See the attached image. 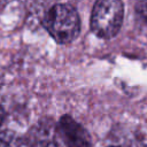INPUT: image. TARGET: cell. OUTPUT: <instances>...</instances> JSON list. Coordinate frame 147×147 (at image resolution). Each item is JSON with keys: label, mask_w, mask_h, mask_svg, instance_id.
I'll use <instances>...</instances> for the list:
<instances>
[{"label": "cell", "mask_w": 147, "mask_h": 147, "mask_svg": "<svg viewBox=\"0 0 147 147\" xmlns=\"http://www.w3.org/2000/svg\"><path fill=\"white\" fill-rule=\"evenodd\" d=\"M44 24L49 34L60 44L72 41L80 31L78 13L74 7L64 3L53 6L47 11Z\"/></svg>", "instance_id": "1"}, {"label": "cell", "mask_w": 147, "mask_h": 147, "mask_svg": "<svg viewBox=\"0 0 147 147\" xmlns=\"http://www.w3.org/2000/svg\"><path fill=\"white\" fill-rule=\"evenodd\" d=\"M124 15L122 0H96L91 15V29L100 38H111L121 29Z\"/></svg>", "instance_id": "2"}, {"label": "cell", "mask_w": 147, "mask_h": 147, "mask_svg": "<svg viewBox=\"0 0 147 147\" xmlns=\"http://www.w3.org/2000/svg\"><path fill=\"white\" fill-rule=\"evenodd\" d=\"M60 132L67 147H92L86 130L70 116L61 118Z\"/></svg>", "instance_id": "3"}, {"label": "cell", "mask_w": 147, "mask_h": 147, "mask_svg": "<svg viewBox=\"0 0 147 147\" xmlns=\"http://www.w3.org/2000/svg\"><path fill=\"white\" fill-rule=\"evenodd\" d=\"M0 147H33L31 141L14 132H0Z\"/></svg>", "instance_id": "4"}, {"label": "cell", "mask_w": 147, "mask_h": 147, "mask_svg": "<svg viewBox=\"0 0 147 147\" xmlns=\"http://www.w3.org/2000/svg\"><path fill=\"white\" fill-rule=\"evenodd\" d=\"M136 14L139 23L147 29V0H139L136 5Z\"/></svg>", "instance_id": "5"}, {"label": "cell", "mask_w": 147, "mask_h": 147, "mask_svg": "<svg viewBox=\"0 0 147 147\" xmlns=\"http://www.w3.org/2000/svg\"><path fill=\"white\" fill-rule=\"evenodd\" d=\"M33 147H59L55 141L53 140H48V139H42L40 141H38Z\"/></svg>", "instance_id": "6"}, {"label": "cell", "mask_w": 147, "mask_h": 147, "mask_svg": "<svg viewBox=\"0 0 147 147\" xmlns=\"http://www.w3.org/2000/svg\"><path fill=\"white\" fill-rule=\"evenodd\" d=\"M5 110L0 107V127H1V125H2V123H3V121H5Z\"/></svg>", "instance_id": "7"}, {"label": "cell", "mask_w": 147, "mask_h": 147, "mask_svg": "<svg viewBox=\"0 0 147 147\" xmlns=\"http://www.w3.org/2000/svg\"><path fill=\"white\" fill-rule=\"evenodd\" d=\"M113 147H119V146H113Z\"/></svg>", "instance_id": "8"}, {"label": "cell", "mask_w": 147, "mask_h": 147, "mask_svg": "<svg viewBox=\"0 0 147 147\" xmlns=\"http://www.w3.org/2000/svg\"><path fill=\"white\" fill-rule=\"evenodd\" d=\"M146 147H147V146H146Z\"/></svg>", "instance_id": "9"}]
</instances>
